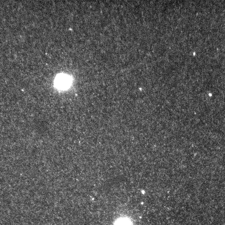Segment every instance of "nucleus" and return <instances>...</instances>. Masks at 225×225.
Masks as SVG:
<instances>
[{
    "label": "nucleus",
    "mask_w": 225,
    "mask_h": 225,
    "mask_svg": "<svg viewBox=\"0 0 225 225\" xmlns=\"http://www.w3.org/2000/svg\"><path fill=\"white\" fill-rule=\"evenodd\" d=\"M70 80L65 75H62L57 78L56 82L58 87L65 89L68 87L70 84Z\"/></svg>",
    "instance_id": "f257e3e1"
}]
</instances>
